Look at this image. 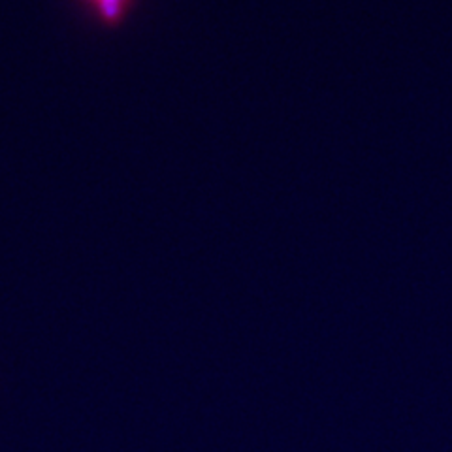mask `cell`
Segmentation results:
<instances>
[{"label":"cell","mask_w":452,"mask_h":452,"mask_svg":"<svg viewBox=\"0 0 452 452\" xmlns=\"http://www.w3.org/2000/svg\"><path fill=\"white\" fill-rule=\"evenodd\" d=\"M98 2H100V0H98Z\"/></svg>","instance_id":"cell-1"}]
</instances>
